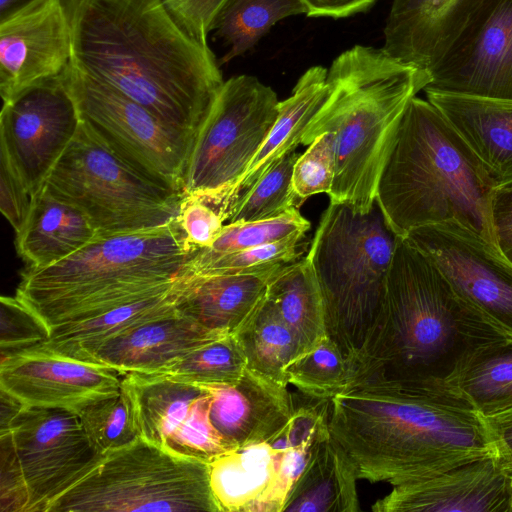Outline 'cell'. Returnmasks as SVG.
<instances>
[{
  "instance_id": "obj_1",
  "label": "cell",
  "mask_w": 512,
  "mask_h": 512,
  "mask_svg": "<svg viewBox=\"0 0 512 512\" xmlns=\"http://www.w3.org/2000/svg\"><path fill=\"white\" fill-rule=\"evenodd\" d=\"M70 64L195 137L224 80L163 0H66Z\"/></svg>"
},
{
  "instance_id": "obj_2",
  "label": "cell",
  "mask_w": 512,
  "mask_h": 512,
  "mask_svg": "<svg viewBox=\"0 0 512 512\" xmlns=\"http://www.w3.org/2000/svg\"><path fill=\"white\" fill-rule=\"evenodd\" d=\"M505 338L426 254L398 236L382 309L349 368L348 385L454 392L470 358Z\"/></svg>"
},
{
  "instance_id": "obj_3",
  "label": "cell",
  "mask_w": 512,
  "mask_h": 512,
  "mask_svg": "<svg viewBox=\"0 0 512 512\" xmlns=\"http://www.w3.org/2000/svg\"><path fill=\"white\" fill-rule=\"evenodd\" d=\"M329 430L371 483L395 486L494 456L482 416L451 391L349 384L330 399Z\"/></svg>"
},
{
  "instance_id": "obj_4",
  "label": "cell",
  "mask_w": 512,
  "mask_h": 512,
  "mask_svg": "<svg viewBox=\"0 0 512 512\" xmlns=\"http://www.w3.org/2000/svg\"><path fill=\"white\" fill-rule=\"evenodd\" d=\"M430 82L427 70L405 63L383 48L354 45L328 69V94L302 138L335 137V178L330 203L367 213L403 113Z\"/></svg>"
},
{
  "instance_id": "obj_5",
  "label": "cell",
  "mask_w": 512,
  "mask_h": 512,
  "mask_svg": "<svg viewBox=\"0 0 512 512\" xmlns=\"http://www.w3.org/2000/svg\"><path fill=\"white\" fill-rule=\"evenodd\" d=\"M198 249L177 221L158 228L98 236L50 266L26 268L15 297L45 329L99 316L166 290L189 274Z\"/></svg>"
},
{
  "instance_id": "obj_6",
  "label": "cell",
  "mask_w": 512,
  "mask_h": 512,
  "mask_svg": "<svg viewBox=\"0 0 512 512\" xmlns=\"http://www.w3.org/2000/svg\"><path fill=\"white\" fill-rule=\"evenodd\" d=\"M493 183L442 113L415 96L408 103L382 170L376 203L400 237L456 222L493 246L489 197Z\"/></svg>"
},
{
  "instance_id": "obj_7",
  "label": "cell",
  "mask_w": 512,
  "mask_h": 512,
  "mask_svg": "<svg viewBox=\"0 0 512 512\" xmlns=\"http://www.w3.org/2000/svg\"><path fill=\"white\" fill-rule=\"evenodd\" d=\"M397 237L376 202L367 213L330 203L306 256L321 290L327 334L349 368L382 309Z\"/></svg>"
},
{
  "instance_id": "obj_8",
  "label": "cell",
  "mask_w": 512,
  "mask_h": 512,
  "mask_svg": "<svg viewBox=\"0 0 512 512\" xmlns=\"http://www.w3.org/2000/svg\"><path fill=\"white\" fill-rule=\"evenodd\" d=\"M44 186L79 209L98 236L169 225L184 197L122 157L83 120Z\"/></svg>"
},
{
  "instance_id": "obj_9",
  "label": "cell",
  "mask_w": 512,
  "mask_h": 512,
  "mask_svg": "<svg viewBox=\"0 0 512 512\" xmlns=\"http://www.w3.org/2000/svg\"><path fill=\"white\" fill-rule=\"evenodd\" d=\"M220 512L209 463L142 437L104 454L48 512Z\"/></svg>"
},
{
  "instance_id": "obj_10",
  "label": "cell",
  "mask_w": 512,
  "mask_h": 512,
  "mask_svg": "<svg viewBox=\"0 0 512 512\" xmlns=\"http://www.w3.org/2000/svg\"><path fill=\"white\" fill-rule=\"evenodd\" d=\"M279 103L276 92L254 76L224 81L195 135L184 196L200 198L218 210L271 130Z\"/></svg>"
},
{
  "instance_id": "obj_11",
  "label": "cell",
  "mask_w": 512,
  "mask_h": 512,
  "mask_svg": "<svg viewBox=\"0 0 512 512\" xmlns=\"http://www.w3.org/2000/svg\"><path fill=\"white\" fill-rule=\"evenodd\" d=\"M62 76L81 119L110 147L143 172L183 191L193 135L70 63Z\"/></svg>"
},
{
  "instance_id": "obj_12",
  "label": "cell",
  "mask_w": 512,
  "mask_h": 512,
  "mask_svg": "<svg viewBox=\"0 0 512 512\" xmlns=\"http://www.w3.org/2000/svg\"><path fill=\"white\" fill-rule=\"evenodd\" d=\"M26 488V512L50 506L100 460L75 410L21 405L0 430Z\"/></svg>"
},
{
  "instance_id": "obj_13",
  "label": "cell",
  "mask_w": 512,
  "mask_h": 512,
  "mask_svg": "<svg viewBox=\"0 0 512 512\" xmlns=\"http://www.w3.org/2000/svg\"><path fill=\"white\" fill-rule=\"evenodd\" d=\"M81 121L62 74L40 81L3 102L0 157L32 197L45 185Z\"/></svg>"
},
{
  "instance_id": "obj_14",
  "label": "cell",
  "mask_w": 512,
  "mask_h": 512,
  "mask_svg": "<svg viewBox=\"0 0 512 512\" xmlns=\"http://www.w3.org/2000/svg\"><path fill=\"white\" fill-rule=\"evenodd\" d=\"M405 238L433 261L464 301L512 339V264L495 246L456 222L420 227Z\"/></svg>"
},
{
  "instance_id": "obj_15",
  "label": "cell",
  "mask_w": 512,
  "mask_h": 512,
  "mask_svg": "<svg viewBox=\"0 0 512 512\" xmlns=\"http://www.w3.org/2000/svg\"><path fill=\"white\" fill-rule=\"evenodd\" d=\"M429 74L424 91L512 100V0H490Z\"/></svg>"
},
{
  "instance_id": "obj_16",
  "label": "cell",
  "mask_w": 512,
  "mask_h": 512,
  "mask_svg": "<svg viewBox=\"0 0 512 512\" xmlns=\"http://www.w3.org/2000/svg\"><path fill=\"white\" fill-rule=\"evenodd\" d=\"M71 60L66 0H30L0 19L3 102L62 74Z\"/></svg>"
},
{
  "instance_id": "obj_17",
  "label": "cell",
  "mask_w": 512,
  "mask_h": 512,
  "mask_svg": "<svg viewBox=\"0 0 512 512\" xmlns=\"http://www.w3.org/2000/svg\"><path fill=\"white\" fill-rule=\"evenodd\" d=\"M123 374L38 346L1 352L0 390L25 406L78 410L118 392Z\"/></svg>"
},
{
  "instance_id": "obj_18",
  "label": "cell",
  "mask_w": 512,
  "mask_h": 512,
  "mask_svg": "<svg viewBox=\"0 0 512 512\" xmlns=\"http://www.w3.org/2000/svg\"><path fill=\"white\" fill-rule=\"evenodd\" d=\"M375 512H512V478L494 456L392 486Z\"/></svg>"
},
{
  "instance_id": "obj_19",
  "label": "cell",
  "mask_w": 512,
  "mask_h": 512,
  "mask_svg": "<svg viewBox=\"0 0 512 512\" xmlns=\"http://www.w3.org/2000/svg\"><path fill=\"white\" fill-rule=\"evenodd\" d=\"M490 0H393L383 49L428 72Z\"/></svg>"
},
{
  "instance_id": "obj_20",
  "label": "cell",
  "mask_w": 512,
  "mask_h": 512,
  "mask_svg": "<svg viewBox=\"0 0 512 512\" xmlns=\"http://www.w3.org/2000/svg\"><path fill=\"white\" fill-rule=\"evenodd\" d=\"M211 394L210 419L232 448L266 442L288 423L292 396L249 369L234 384H201Z\"/></svg>"
},
{
  "instance_id": "obj_21",
  "label": "cell",
  "mask_w": 512,
  "mask_h": 512,
  "mask_svg": "<svg viewBox=\"0 0 512 512\" xmlns=\"http://www.w3.org/2000/svg\"><path fill=\"white\" fill-rule=\"evenodd\" d=\"M176 310L165 317L126 331L102 345L91 362L121 374H156L166 370L196 348L220 338Z\"/></svg>"
},
{
  "instance_id": "obj_22",
  "label": "cell",
  "mask_w": 512,
  "mask_h": 512,
  "mask_svg": "<svg viewBox=\"0 0 512 512\" xmlns=\"http://www.w3.org/2000/svg\"><path fill=\"white\" fill-rule=\"evenodd\" d=\"M471 148L495 187L512 183V100L425 91Z\"/></svg>"
},
{
  "instance_id": "obj_23",
  "label": "cell",
  "mask_w": 512,
  "mask_h": 512,
  "mask_svg": "<svg viewBox=\"0 0 512 512\" xmlns=\"http://www.w3.org/2000/svg\"><path fill=\"white\" fill-rule=\"evenodd\" d=\"M282 452L267 442L236 447L209 463L210 485L220 512H282L278 472Z\"/></svg>"
},
{
  "instance_id": "obj_24",
  "label": "cell",
  "mask_w": 512,
  "mask_h": 512,
  "mask_svg": "<svg viewBox=\"0 0 512 512\" xmlns=\"http://www.w3.org/2000/svg\"><path fill=\"white\" fill-rule=\"evenodd\" d=\"M328 69L312 66L298 79L292 94L279 103V113L271 130L247 169L225 195L218 207L224 221L238 197L302 143L314 115L328 94Z\"/></svg>"
},
{
  "instance_id": "obj_25",
  "label": "cell",
  "mask_w": 512,
  "mask_h": 512,
  "mask_svg": "<svg viewBox=\"0 0 512 512\" xmlns=\"http://www.w3.org/2000/svg\"><path fill=\"white\" fill-rule=\"evenodd\" d=\"M280 269L255 274L189 273L177 310L213 332L234 334L263 300Z\"/></svg>"
},
{
  "instance_id": "obj_26",
  "label": "cell",
  "mask_w": 512,
  "mask_h": 512,
  "mask_svg": "<svg viewBox=\"0 0 512 512\" xmlns=\"http://www.w3.org/2000/svg\"><path fill=\"white\" fill-rule=\"evenodd\" d=\"M96 237V230L79 209L43 186L33 197L15 244L28 268H42L71 256Z\"/></svg>"
},
{
  "instance_id": "obj_27",
  "label": "cell",
  "mask_w": 512,
  "mask_h": 512,
  "mask_svg": "<svg viewBox=\"0 0 512 512\" xmlns=\"http://www.w3.org/2000/svg\"><path fill=\"white\" fill-rule=\"evenodd\" d=\"M188 276V275H187ZM186 277L174 286L111 309L89 320L54 330L35 346L70 358L90 361L106 342L177 310Z\"/></svg>"
},
{
  "instance_id": "obj_28",
  "label": "cell",
  "mask_w": 512,
  "mask_h": 512,
  "mask_svg": "<svg viewBox=\"0 0 512 512\" xmlns=\"http://www.w3.org/2000/svg\"><path fill=\"white\" fill-rule=\"evenodd\" d=\"M356 469L329 432L313 444L307 465L289 493L283 511H360Z\"/></svg>"
},
{
  "instance_id": "obj_29",
  "label": "cell",
  "mask_w": 512,
  "mask_h": 512,
  "mask_svg": "<svg viewBox=\"0 0 512 512\" xmlns=\"http://www.w3.org/2000/svg\"><path fill=\"white\" fill-rule=\"evenodd\" d=\"M122 384L131 395L140 437L164 448L207 393L201 384L173 380L162 374L127 373Z\"/></svg>"
},
{
  "instance_id": "obj_30",
  "label": "cell",
  "mask_w": 512,
  "mask_h": 512,
  "mask_svg": "<svg viewBox=\"0 0 512 512\" xmlns=\"http://www.w3.org/2000/svg\"><path fill=\"white\" fill-rule=\"evenodd\" d=\"M266 294L294 332L298 355L316 346L327 335L321 290L307 257L280 269L268 283Z\"/></svg>"
},
{
  "instance_id": "obj_31",
  "label": "cell",
  "mask_w": 512,
  "mask_h": 512,
  "mask_svg": "<svg viewBox=\"0 0 512 512\" xmlns=\"http://www.w3.org/2000/svg\"><path fill=\"white\" fill-rule=\"evenodd\" d=\"M246 360V368L287 387V365L299 354L294 332L267 294L233 334Z\"/></svg>"
},
{
  "instance_id": "obj_32",
  "label": "cell",
  "mask_w": 512,
  "mask_h": 512,
  "mask_svg": "<svg viewBox=\"0 0 512 512\" xmlns=\"http://www.w3.org/2000/svg\"><path fill=\"white\" fill-rule=\"evenodd\" d=\"M452 390L482 417L512 408V339L478 350L454 380Z\"/></svg>"
},
{
  "instance_id": "obj_33",
  "label": "cell",
  "mask_w": 512,
  "mask_h": 512,
  "mask_svg": "<svg viewBox=\"0 0 512 512\" xmlns=\"http://www.w3.org/2000/svg\"><path fill=\"white\" fill-rule=\"evenodd\" d=\"M300 14H307L301 0H229L213 27L227 47L219 65L249 51L280 20Z\"/></svg>"
},
{
  "instance_id": "obj_34",
  "label": "cell",
  "mask_w": 512,
  "mask_h": 512,
  "mask_svg": "<svg viewBox=\"0 0 512 512\" xmlns=\"http://www.w3.org/2000/svg\"><path fill=\"white\" fill-rule=\"evenodd\" d=\"M76 412L92 446L100 455L140 438L133 401L123 384L118 392L95 399Z\"/></svg>"
},
{
  "instance_id": "obj_35",
  "label": "cell",
  "mask_w": 512,
  "mask_h": 512,
  "mask_svg": "<svg viewBox=\"0 0 512 512\" xmlns=\"http://www.w3.org/2000/svg\"><path fill=\"white\" fill-rule=\"evenodd\" d=\"M300 154L289 153L236 199L227 212L229 223L271 219L299 208L292 189V174Z\"/></svg>"
},
{
  "instance_id": "obj_36",
  "label": "cell",
  "mask_w": 512,
  "mask_h": 512,
  "mask_svg": "<svg viewBox=\"0 0 512 512\" xmlns=\"http://www.w3.org/2000/svg\"><path fill=\"white\" fill-rule=\"evenodd\" d=\"M288 384L310 397L331 399L349 382V365L338 345L327 335L285 368Z\"/></svg>"
},
{
  "instance_id": "obj_37",
  "label": "cell",
  "mask_w": 512,
  "mask_h": 512,
  "mask_svg": "<svg viewBox=\"0 0 512 512\" xmlns=\"http://www.w3.org/2000/svg\"><path fill=\"white\" fill-rule=\"evenodd\" d=\"M246 369V360L233 334L210 341L188 353L161 373L195 384H234Z\"/></svg>"
},
{
  "instance_id": "obj_38",
  "label": "cell",
  "mask_w": 512,
  "mask_h": 512,
  "mask_svg": "<svg viewBox=\"0 0 512 512\" xmlns=\"http://www.w3.org/2000/svg\"><path fill=\"white\" fill-rule=\"evenodd\" d=\"M310 222L298 208H293L277 217L224 225L216 240L207 248L198 249L189 264L205 261L212 257L257 247L295 235H305Z\"/></svg>"
},
{
  "instance_id": "obj_39",
  "label": "cell",
  "mask_w": 512,
  "mask_h": 512,
  "mask_svg": "<svg viewBox=\"0 0 512 512\" xmlns=\"http://www.w3.org/2000/svg\"><path fill=\"white\" fill-rule=\"evenodd\" d=\"M305 235L218 255L189 264V273L199 275L255 274L274 271L300 259L298 248Z\"/></svg>"
},
{
  "instance_id": "obj_40",
  "label": "cell",
  "mask_w": 512,
  "mask_h": 512,
  "mask_svg": "<svg viewBox=\"0 0 512 512\" xmlns=\"http://www.w3.org/2000/svg\"><path fill=\"white\" fill-rule=\"evenodd\" d=\"M335 137L326 132L316 137L299 155L292 174L298 206L312 195L330 194L335 178Z\"/></svg>"
},
{
  "instance_id": "obj_41",
  "label": "cell",
  "mask_w": 512,
  "mask_h": 512,
  "mask_svg": "<svg viewBox=\"0 0 512 512\" xmlns=\"http://www.w3.org/2000/svg\"><path fill=\"white\" fill-rule=\"evenodd\" d=\"M293 395V412L284 428L266 441L273 450L283 452L290 448L311 447L323 434L329 432V402L307 396Z\"/></svg>"
},
{
  "instance_id": "obj_42",
  "label": "cell",
  "mask_w": 512,
  "mask_h": 512,
  "mask_svg": "<svg viewBox=\"0 0 512 512\" xmlns=\"http://www.w3.org/2000/svg\"><path fill=\"white\" fill-rule=\"evenodd\" d=\"M1 352L33 346L47 338L45 329L14 296H2Z\"/></svg>"
},
{
  "instance_id": "obj_43",
  "label": "cell",
  "mask_w": 512,
  "mask_h": 512,
  "mask_svg": "<svg viewBox=\"0 0 512 512\" xmlns=\"http://www.w3.org/2000/svg\"><path fill=\"white\" fill-rule=\"evenodd\" d=\"M178 222L187 242L196 249L211 246L224 227L219 211L194 196L183 197Z\"/></svg>"
},
{
  "instance_id": "obj_44",
  "label": "cell",
  "mask_w": 512,
  "mask_h": 512,
  "mask_svg": "<svg viewBox=\"0 0 512 512\" xmlns=\"http://www.w3.org/2000/svg\"><path fill=\"white\" fill-rule=\"evenodd\" d=\"M229 0H163L166 8L194 40L208 45L207 38Z\"/></svg>"
},
{
  "instance_id": "obj_45",
  "label": "cell",
  "mask_w": 512,
  "mask_h": 512,
  "mask_svg": "<svg viewBox=\"0 0 512 512\" xmlns=\"http://www.w3.org/2000/svg\"><path fill=\"white\" fill-rule=\"evenodd\" d=\"M33 197L13 172L7 161L0 157V210L18 233L29 215Z\"/></svg>"
},
{
  "instance_id": "obj_46",
  "label": "cell",
  "mask_w": 512,
  "mask_h": 512,
  "mask_svg": "<svg viewBox=\"0 0 512 512\" xmlns=\"http://www.w3.org/2000/svg\"><path fill=\"white\" fill-rule=\"evenodd\" d=\"M1 447V512H26L28 496L12 447L0 434Z\"/></svg>"
},
{
  "instance_id": "obj_47",
  "label": "cell",
  "mask_w": 512,
  "mask_h": 512,
  "mask_svg": "<svg viewBox=\"0 0 512 512\" xmlns=\"http://www.w3.org/2000/svg\"><path fill=\"white\" fill-rule=\"evenodd\" d=\"M489 220L495 248L512 264V183L492 189Z\"/></svg>"
},
{
  "instance_id": "obj_48",
  "label": "cell",
  "mask_w": 512,
  "mask_h": 512,
  "mask_svg": "<svg viewBox=\"0 0 512 512\" xmlns=\"http://www.w3.org/2000/svg\"><path fill=\"white\" fill-rule=\"evenodd\" d=\"M482 418L494 449V457L500 468L512 478V408Z\"/></svg>"
},
{
  "instance_id": "obj_49",
  "label": "cell",
  "mask_w": 512,
  "mask_h": 512,
  "mask_svg": "<svg viewBox=\"0 0 512 512\" xmlns=\"http://www.w3.org/2000/svg\"><path fill=\"white\" fill-rule=\"evenodd\" d=\"M308 17L345 18L369 9L376 0H301Z\"/></svg>"
},
{
  "instance_id": "obj_50",
  "label": "cell",
  "mask_w": 512,
  "mask_h": 512,
  "mask_svg": "<svg viewBox=\"0 0 512 512\" xmlns=\"http://www.w3.org/2000/svg\"><path fill=\"white\" fill-rule=\"evenodd\" d=\"M30 0H0V19Z\"/></svg>"
}]
</instances>
